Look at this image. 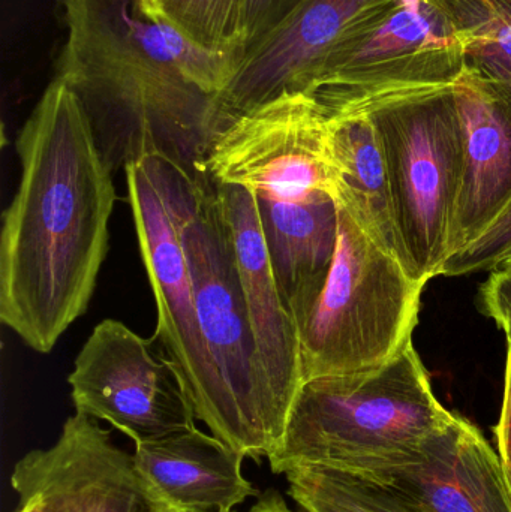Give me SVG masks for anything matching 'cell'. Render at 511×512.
Segmentation results:
<instances>
[{
  "label": "cell",
  "instance_id": "obj_1",
  "mask_svg": "<svg viewBox=\"0 0 511 512\" xmlns=\"http://www.w3.org/2000/svg\"><path fill=\"white\" fill-rule=\"evenodd\" d=\"M20 183L3 212L0 319L47 354L89 307L116 203L86 113L54 78L17 138Z\"/></svg>",
  "mask_w": 511,
  "mask_h": 512
},
{
  "label": "cell",
  "instance_id": "obj_2",
  "mask_svg": "<svg viewBox=\"0 0 511 512\" xmlns=\"http://www.w3.org/2000/svg\"><path fill=\"white\" fill-rule=\"evenodd\" d=\"M56 77L77 96L111 174L161 155L198 177L221 131L218 96L189 80L135 0H57Z\"/></svg>",
  "mask_w": 511,
  "mask_h": 512
},
{
  "label": "cell",
  "instance_id": "obj_3",
  "mask_svg": "<svg viewBox=\"0 0 511 512\" xmlns=\"http://www.w3.org/2000/svg\"><path fill=\"white\" fill-rule=\"evenodd\" d=\"M173 212L191 270L201 334L222 400L218 439L260 463L278 450L287 426L264 372L224 216L210 174L194 177L161 155L144 158Z\"/></svg>",
  "mask_w": 511,
  "mask_h": 512
},
{
  "label": "cell",
  "instance_id": "obj_4",
  "mask_svg": "<svg viewBox=\"0 0 511 512\" xmlns=\"http://www.w3.org/2000/svg\"><path fill=\"white\" fill-rule=\"evenodd\" d=\"M453 417L410 345L377 369L303 382L281 444L267 462L273 474L299 466L347 471L413 453Z\"/></svg>",
  "mask_w": 511,
  "mask_h": 512
},
{
  "label": "cell",
  "instance_id": "obj_5",
  "mask_svg": "<svg viewBox=\"0 0 511 512\" xmlns=\"http://www.w3.org/2000/svg\"><path fill=\"white\" fill-rule=\"evenodd\" d=\"M338 243L317 300L297 322L303 382L377 369L413 345L426 283L338 206Z\"/></svg>",
  "mask_w": 511,
  "mask_h": 512
},
{
  "label": "cell",
  "instance_id": "obj_6",
  "mask_svg": "<svg viewBox=\"0 0 511 512\" xmlns=\"http://www.w3.org/2000/svg\"><path fill=\"white\" fill-rule=\"evenodd\" d=\"M366 113L386 164L401 259L428 283L450 256L464 167V134L453 86L384 99Z\"/></svg>",
  "mask_w": 511,
  "mask_h": 512
},
{
  "label": "cell",
  "instance_id": "obj_7",
  "mask_svg": "<svg viewBox=\"0 0 511 512\" xmlns=\"http://www.w3.org/2000/svg\"><path fill=\"white\" fill-rule=\"evenodd\" d=\"M464 72L461 41L432 0H389L333 47L309 96L327 116L450 87Z\"/></svg>",
  "mask_w": 511,
  "mask_h": 512
},
{
  "label": "cell",
  "instance_id": "obj_8",
  "mask_svg": "<svg viewBox=\"0 0 511 512\" xmlns=\"http://www.w3.org/2000/svg\"><path fill=\"white\" fill-rule=\"evenodd\" d=\"M206 170L216 183L282 200L338 195L329 116L306 93H284L234 117L213 140Z\"/></svg>",
  "mask_w": 511,
  "mask_h": 512
},
{
  "label": "cell",
  "instance_id": "obj_9",
  "mask_svg": "<svg viewBox=\"0 0 511 512\" xmlns=\"http://www.w3.org/2000/svg\"><path fill=\"white\" fill-rule=\"evenodd\" d=\"M68 382L75 412L111 424L134 444L197 427L173 361L116 319L93 328Z\"/></svg>",
  "mask_w": 511,
  "mask_h": 512
},
{
  "label": "cell",
  "instance_id": "obj_10",
  "mask_svg": "<svg viewBox=\"0 0 511 512\" xmlns=\"http://www.w3.org/2000/svg\"><path fill=\"white\" fill-rule=\"evenodd\" d=\"M141 256L158 309L155 337L173 361L195 417L218 438L222 400L201 334L191 270L173 212L143 162L125 167Z\"/></svg>",
  "mask_w": 511,
  "mask_h": 512
},
{
  "label": "cell",
  "instance_id": "obj_11",
  "mask_svg": "<svg viewBox=\"0 0 511 512\" xmlns=\"http://www.w3.org/2000/svg\"><path fill=\"white\" fill-rule=\"evenodd\" d=\"M18 499L39 496L57 512H177L138 471L134 456L98 421L78 414L51 447L24 454L11 474Z\"/></svg>",
  "mask_w": 511,
  "mask_h": 512
},
{
  "label": "cell",
  "instance_id": "obj_12",
  "mask_svg": "<svg viewBox=\"0 0 511 512\" xmlns=\"http://www.w3.org/2000/svg\"><path fill=\"white\" fill-rule=\"evenodd\" d=\"M342 472L383 487L416 512H511L509 475L500 454L456 414L413 453Z\"/></svg>",
  "mask_w": 511,
  "mask_h": 512
},
{
  "label": "cell",
  "instance_id": "obj_13",
  "mask_svg": "<svg viewBox=\"0 0 511 512\" xmlns=\"http://www.w3.org/2000/svg\"><path fill=\"white\" fill-rule=\"evenodd\" d=\"M389 0H288L278 23L246 47L236 77L219 96L221 129L284 93L311 92L339 39Z\"/></svg>",
  "mask_w": 511,
  "mask_h": 512
},
{
  "label": "cell",
  "instance_id": "obj_14",
  "mask_svg": "<svg viewBox=\"0 0 511 512\" xmlns=\"http://www.w3.org/2000/svg\"><path fill=\"white\" fill-rule=\"evenodd\" d=\"M215 182V180H213ZM264 372L285 415L303 384L299 333L285 303L261 230L257 195L215 182Z\"/></svg>",
  "mask_w": 511,
  "mask_h": 512
},
{
  "label": "cell",
  "instance_id": "obj_15",
  "mask_svg": "<svg viewBox=\"0 0 511 512\" xmlns=\"http://www.w3.org/2000/svg\"><path fill=\"white\" fill-rule=\"evenodd\" d=\"M453 93L464 134V167L450 256L474 242L511 200V99L467 71L453 84Z\"/></svg>",
  "mask_w": 511,
  "mask_h": 512
},
{
  "label": "cell",
  "instance_id": "obj_16",
  "mask_svg": "<svg viewBox=\"0 0 511 512\" xmlns=\"http://www.w3.org/2000/svg\"><path fill=\"white\" fill-rule=\"evenodd\" d=\"M134 445L138 471L176 511L234 512L260 496L243 475L245 457L198 427Z\"/></svg>",
  "mask_w": 511,
  "mask_h": 512
},
{
  "label": "cell",
  "instance_id": "obj_17",
  "mask_svg": "<svg viewBox=\"0 0 511 512\" xmlns=\"http://www.w3.org/2000/svg\"><path fill=\"white\" fill-rule=\"evenodd\" d=\"M255 195L270 262L297 325L317 300L332 267L338 204L327 194L302 200Z\"/></svg>",
  "mask_w": 511,
  "mask_h": 512
},
{
  "label": "cell",
  "instance_id": "obj_18",
  "mask_svg": "<svg viewBox=\"0 0 511 512\" xmlns=\"http://www.w3.org/2000/svg\"><path fill=\"white\" fill-rule=\"evenodd\" d=\"M329 144L339 173L336 204L378 246L402 262L386 164L368 114L329 116Z\"/></svg>",
  "mask_w": 511,
  "mask_h": 512
},
{
  "label": "cell",
  "instance_id": "obj_19",
  "mask_svg": "<svg viewBox=\"0 0 511 512\" xmlns=\"http://www.w3.org/2000/svg\"><path fill=\"white\" fill-rule=\"evenodd\" d=\"M458 33L464 71L511 99V0H432Z\"/></svg>",
  "mask_w": 511,
  "mask_h": 512
},
{
  "label": "cell",
  "instance_id": "obj_20",
  "mask_svg": "<svg viewBox=\"0 0 511 512\" xmlns=\"http://www.w3.org/2000/svg\"><path fill=\"white\" fill-rule=\"evenodd\" d=\"M284 475L288 495L303 512H416L383 487L347 472L299 466Z\"/></svg>",
  "mask_w": 511,
  "mask_h": 512
},
{
  "label": "cell",
  "instance_id": "obj_21",
  "mask_svg": "<svg viewBox=\"0 0 511 512\" xmlns=\"http://www.w3.org/2000/svg\"><path fill=\"white\" fill-rule=\"evenodd\" d=\"M141 14L179 29L215 51L245 47L246 0H135Z\"/></svg>",
  "mask_w": 511,
  "mask_h": 512
},
{
  "label": "cell",
  "instance_id": "obj_22",
  "mask_svg": "<svg viewBox=\"0 0 511 512\" xmlns=\"http://www.w3.org/2000/svg\"><path fill=\"white\" fill-rule=\"evenodd\" d=\"M511 256V200L491 225L462 251L450 256L441 276L494 271Z\"/></svg>",
  "mask_w": 511,
  "mask_h": 512
},
{
  "label": "cell",
  "instance_id": "obj_23",
  "mask_svg": "<svg viewBox=\"0 0 511 512\" xmlns=\"http://www.w3.org/2000/svg\"><path fill=\"white\" fill-rule=\"evenodd\" d=\"M485 312L503 328L511 345V268H497L482 288Z\"/></svg>",
  "mask_w": 511,
  "mask_h": 512
},
{
  "label": "cell",
  "instance_id": "obj_24",
  "mask_svg": "<svg viewBox=\"0 0 511 512\" xmlns=\"http://www.w3.org/2000/svg\"><path fill=\"white\" fill-rule=\"evenodd\" d=\"M288 0H246L243 30L246 47L266 35L281 18Z\"/></svg>",
  "mask_w": 511,
  "mask_h": 512
},
{
  "label": "cell",
  "instance_id": "obj_25",
  "mask_svg": "<svg viewBox=\"0 0 511 512\" xmlns=\"http://www.w3.org/2000/svg\"><path fill=\"white\" fill-rule=\"evenodd\" d=\"M498 454L507 468H511V345L507 351L506 384H504L503 411L494 429Z\"/></svg>",
  "mask_w": 511,
  "mask_h": 512
},
{
  "label": "cell",
  "instance_id": "obj_26",
  "mask_svg": "<svg viewBox=\"0 0 511 512\" xmlns=\"http://www.w3.org/2000/svg\"><path fill=\"white\" fill-rule=\"evenodd\" d=\"M248 512H294L288 507L284 496L276 490H267L258 496L257 502L249 508Z\"/></svg>",
  "mask_w": 511,
  "mask_h": 512
},
{
  "label": "cell",
  "instance_id": "obj_27",
  "mask_svg": "<svg viewBox=\"0 0 511 512\" xmlns=\"http://www.w3.org/2000/svg\"><path fill=\"white\" fill-rule=\"evenodd\" d=\"M15 512H57L53 507L47 504L39 496H30V498L20 499V505Z\"/></svg>",
  "mask_w": 511,
  "mask_h": 512
},
{
  "label": "cell",
  "instance_id": "obj_28",
  "mask_svg": "<svg viewBox=\"0 0 511 512\" xmlns=\"http://www.w3.org/2000/svg\"><path fill=\"white\" fill-rule=\"evenodd\" d=\"M498 268H511V256L507 261H504L503 264L500 265Z\"/></svg>",
  "mask_w": 511,
  "mask_h": 512
},
{
  "label": "cell",
  "instance_id": "obj_29",
  "mask_svg": "<svg viewBox=\"0 0 511 512\" xmlns=\"http://www.w3.org/2000/svg\"><path fill=\"white\" fill-rule=\"evenodd\" d=\"M507 468V466H506ZM507 475H509V483H510V489H511V468H507Z\"/></svg>",
  "mask_w": 511,
  "mask_h": 512
},
{
  "label": "cell",
  "instance_id": "obj_30",
  "mask_svg": "<svg viewBox=\"0 0 511 512\" xmlns=\"http://www.w3.org/2000/svg\"><path fill=\"white\" fill-rule=\"evenodd\" d=\"M177 512H210V511H177Z\"/></svg>",
  "mask_w": 511,
  "mask_h": 512
}]
</instances>
